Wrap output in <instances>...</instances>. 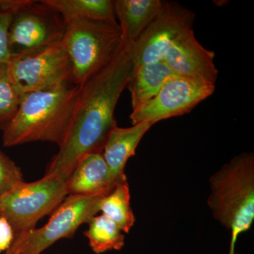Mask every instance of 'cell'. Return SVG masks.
<instances>
[{
	"mask_svg": "<svg viewBox=\"0 0 254 254\" xmlns=\"http://www.w3.org/2000/svg\"><path fill=\"white\" fill-rule=\"evenodd\" d=\"M133 71L131 47L122 42L109 63L79 87L71 125L46 175L55 174L68 180L83 156L103 153L110 131L117 127L115 108Z\"/></svg>",
	"mask_w": 254,
	"mask_h": 254,
	"instance_id": "cell-1",
	"label": "cell"
},
{
	"mask_svg": "<svg viewBox=\"0 0 254 254\" xmlns=\"http://www.w3.org/2000/svg\"><path fill=\"white\" fill-rule=\"evenodd\" d=\"M79 86L65 83L23 94L16 115L3 131L5 147L35 141L62 144L77 104Z\"/></svg>",
	"mask_w": 254,
	"mask_h": 254,
	"instance_id": "cell-2",
	"label": "cell"
},
{
	"mask_svg": "<svg viewBox=\"0 0 254 254\" xmlns=\"http://www.w3.org/2000/svg\"><path fill=\"white\" fill-rule=\"evenodd\" d=\"M208 205L214 218L231 232L228 254H235L237 239L254 220V155L234 157L210 177Z\"/></svg>",
	"mask_w": 254,
	"mask_h": 254,
	"instance_id": "cell-3",
	"label": "cell"
},
{
	"mask_svg": "<svg viewBox=\"0 0 254 254\" xmlns=\"http://www.w3.org/2000/svg\"><path fill=\"white\" fill-rule=\"evenodd\" d=\"M65 24L63 43L71 65V82L80 87L118 53L121 31L117 21L77 20Z\"/></svg>",
	"mask_w": 254,
	"mask_h": 254,
	"instance_id": "cell-4",
	"label": "cell"
},
{
	"mask_svg": "<svg viewBox=\"0 0 254 254\" xmlns=\"http://www.w3.org/2000/svg\"><path fill=\"white\" fill-rule=\"evenodd\" d=\"M66 182L61 175H46L0 195V216L9 222L14 236L35 229L37 222L58 208L68 195Z\"/></svg>",
	"mask_w": 254,
	"mask_h": 254,
	"instance_id": "cell-5",
	"label": "cell"
},
{
	"mask_svg": "<svg viewBox=\"0 0 254 254\" xmlns=\"http://www.w3.org/2000/svg\"><path fill=\"white\" fill-rule=\"evenodd\" d=\"M102 195H68L55 210L49 221L39 229L15 235L6 252L9 254H41L57 241L71 238L83 224L100 211Z\"/></svg>",
	"mask_w": 254,
	"mask_h": 254,
	"instance_id": "cell-6",
	"label": "cell"
},
{
	"mask_svg": "<svg viewBox=\"0 0 254 254\" xmlns=\"http://www.w3.org/2000/svg\"><path fill=\"white\" fill-rule=\"evenodd\" d=\"M6 64L10 77L23 94L71 83V65L63 41L12 55Z\"/></svg>",
	"mask_w": 254,
	"mask_h": 254,
	"instance_id": "cell-7",
	"label": "cell"
},
{
	"mask_svg": "<svg viewBox=\"0 0 254 254\" xmlns=\"http://www.w3.org/2000/svg\"><path fill=\"white\" fill-rule=\"evenodd\" d=\"M65 30L63 18L43 0H23L9 26L11 55L63 41Z\"/></svg>",
	"mask_w": 254,
	"mask_h": 254,
	"instance_id": "cell-8",
	"label": "cell"
},
{
	"mask_svg": "<svg viewBox=\"0 0 254 254\" xmlns=\"http://www.w3.org/2000/svg\"><path fill=\"white\" fill-rule=\"evenodd\" d=\"M215 85L175 75L170 78L154 98L130 115L132 125L155 123L190 113L213 95Z\"/></svg>",
	"mask_w": 254,
	"mask_h": 254,
	"instance_id": "cell-9",
	"label": "cell"
},
{
	"mask_svg": "<svg viewBox=\"0 0 254 254\" xmlns=\"http://www.w3.org/2000/svg\"><path fill=\"white\" fill-rule=\"evenodd\" d=\"M195 14L174 1H165L160 14L131 47L133 68L163 61L167 50L177 36L191 28Z\"/></svg>",
	"mask_w": 254,
	"mask_h": 254,
	"instance_id": "cell-10",
	"label": "cell"
},
{
	"mask_svg": "<svg viewBox=\"0 0 254 254\" xmlns=\"http://www.w3.org/2000/svg\"><path fill=\"white\" fill-rule=\"evenodd\" d=\"M214 59L215 53L200 44L191 28L175 38L163 61L178 76L215 85L218 70Z\"/></svg>",
	"mask_w": 254,
	"mask_h": 254,
	"instance_id": "cell-11",
	"label": "cell"
},
{
	"mask_svg": "<svg viewBox=\"0 0 254 254\" xmlns=\"http://www.w3.org/2000/svg\"><path fill=\"white\" fill-rule=\"evenodd\" d=\"M119 183L112 177L110 169L100 152L83 156L66 182L68 195H108Z\"/></svg>",
	"mask_w": 254,
	"mask_h": 254,
	"instance_id": "cell-12",
	"label": "cell"
},
{
	"mask_svg": "<svg viewBox=\"0 0 254 254\" xmlns=\"http://www.w3.org/2000/svg\"><path fill=\"white\" fill-rule=\"evenodd\" d=\"M153 125L141 123L128 128L117 126L110 131L102 153L115 181H127L125 173L127 161L135 155L138 143Z\"/></svg>",
	"mask_w": 254,
	"mask_h": 254,
	"instance_id": "cell-13",
	"label": "cell"
},
{
	"mask_svg": "<svg viewBox=\"0 0 254 254\" xmlns=\"http://www.w3.org/2000/svg\"><path fill=\"white\" fill-rule=\"evenodd\" d=\"M115 16L121 31L122 41L132 47L143 31L161 12L162 0H115Z\"/></svg>",
	"mask_w": 254,
	"mask_h": 254,
	"instance_id": "cell-14",
	"label": "cell"
},
{
	"mask_svg": "<svg viewBox=\"0 0 254 254\" xmlns=\"http://www.w3.org/2000/svg\"><path fill=\"white\" fill-rule=\"evenodd\" d=\"M175 75L163 60L133 68L128 85L131 93L132 110L154 98L165 83Z\"/></svg>",
	"mask_w": 254,
	"mask_h": 254,
	"instance_id": "cell-15",
	"label": "cell"
},
{
	"mask_svg": "<svg viewBox=\"0 0 254 254\" xmlns=\"http://www.w3.org/2000/svg\"><path fill=\"white\" fill-rule=\"evenodd\" d=\"M58 13L65 23L77 20H98L116 22L111 0H43Z\"/></svg>",
	"mask_w": 254,
	"mask_h": 254,
	"instance_id": "cell-16",
	"label": "cell"
},
{
	"mask_svg": "<svg viewBox=\"0 0 254 254\" xmlns=\"http://www.w3.org/2000/svg\"><path fill=\"white\" fill-rule=\"evenodd\" d=\"M84 232L91 250L96 254L120 251L125 247V235L118 225L106 215H95L88 222Z\"/></svg>",
	"mask_w": 254,
	"mask_h": 254,
	"instance_id": "cell-17",
	"label": "cell"
},
{
	"mask_svg": "<svg viewBox=\"0 0 254 254\" xmlns=\"http://www.w3.org/2000/svg\"><path fill=\"white\" fill-rule=\"evenodd\" d=\"M128 182L119 183L100 202V211L113 220L124 233H128L134 225V214L130 203Z\"/></svg>",
	"mask_w": 254,
	"mask_h": 254,
	"instance_id": "cell-18",
	"label": "cell"
},
{
	"mask_svg": "<svg viewBox=\"0 0 254 254\" xmlns=\"http://www.w3.org/2000/svg\"><path fill=\"white\" fill-rule=\"evenodd\" d=\"M6 64H0V128L2 131L17 113L23 95L10 77Z\"/></svg>",
	"mask_w": 254,
	"mask_h": 254,
	"instance_id": "cell-19",
	"label": "cell"
},
{
	"mask_svg": "<svg viewBox=\"0 0 254 254\" xmlns=\"http://www.w3.org/2000/svg\"><path fill=\"white\" fill-rule=\"evenodd\" d=\"M23 0H0V64H6L11 56L9 30L11 20Z\"/></svg>",
	"mask_w": 254,
	"mask_h": 254,
	"instance_id": "cell-20",
	"label": "cell"
},
{
	"mask_svg": "<svg viewBox=\"0 0 254 254\" xmlns=\"http://www.w3.org/2000/svg\"><path fill=\"white\" fill-rule=\"evenodd\" d=\"M24 182L23 174L9 157L0 151V195Z\"/></svg>",
	"mask_w": 254,
	"mask_h": 254,
	"instance_id": "cell-21",
	"label": "cell"
},
{
	"mask_svg": "<svg viewBox=\"0 0 254 254\" xmlns=\"http://www.w3.org/2000/svg\"><path fill=\"white\" fill-rule=\"evenodd\" d=\"M14 239L12 227L6 219L0 216V252L7 250Z\"/></svg>",
	"mask_w": 254,
	"mask_h": 254,
	"instance_id": "cell-22",
	"label": "cell"
},
{
	"mask_svg": "<svg viewBox=\"0 0 254 254\" xmlns=\"http://www.w3.org/2000/svg\"><path fill=\"white\" fill-rule=\"evenodd\" d=\"M4 254H9V253H7V252H6Z\"/></svg>",
	"mask_w": 254,
	"mask_h": 254,
	"instance_id": "cell-23",
	"label": "cell"
}]
</instances>
